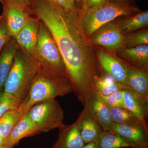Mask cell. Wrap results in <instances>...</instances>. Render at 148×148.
I'll return each mask as SVG.
<instances>
[{"label": "cell", "instance_id": "4", "mask_svg": "<svg viewBox=\"0 0 148 148\" xmlns=\"http://www.w3.org/2000/svg\"><path fill=\"white\" fill-rule=\"evenodd\" d=\"M137 7L130 3L108 1L101 5L80 9L79 20L82 28L88 38L105 24L121 16L140 12Z\"/></svg>", "mask_w": 148, "mask_h": 148}, {"label": "cell", "instance_id": "15", "mask_svg": "<svg viewBox=\"0 0 148 148\" xmlns=\"http://www.w3.org/2000/svg\"><path fill=\"white\" fill-rule=\"evenodd\" d=\"M76 122L85 144L95 143L104 131L84 108Z\"/></svg>", "mask_w": 148, "mask_h": 148}, {"label": "cell", "instance_id": "28", "mask_svg": "<svg viewBox=\"0 0 148 148\" xmlns=\"http://www.w3.org/2000/svg\"><path fill=\"white\" fill-rule=\"evenodd\" d=\"M12 38L11 36L4 17L0 16V52L5 45Z\"/></svg>", "mask_w": 148, "mask_h": 148}, {"label": "cell", "instance_id": "29", "mask_svg": "<svg viewBox=\"0 0 148 148\" xmlns=\"http://www.w3.org/2000/svg\"><path fill=\"white\" fill-rule=\"evenodd\" d=\"M57 3L68 12H75L79 9L77 7L75 3L74 0H55Z\"/></svg>", "mask_w": 148, "mask_h": 148}, {"label": "cell", "instance_id": "32", "mask_svg": "<svg viewBox=\"0 0 148 148\" xmlns=\"http://www.w3.org/2000/svg\"><path fill=\"white\" fill-rule=\"evenodd\" d=\"M82 148H97L95 143H88L85 144Z\"/></svg>", "mask_w": 148, "mask_h": 148}, {"label": "cell", "instance_id": "19", "mask_svg": "<svg viewBox=\"0 0 148 148\" xmlns=\"http://www.w3.org/2000/svg\"><path fill=\"white\" fill-rule=\"evenodd\" d=\"M127 85L141 95L148 97L147 72L127 65Z\"/></svg>", "mask_w": 148, "mask_h": 148}, {"label": "cell", "instance_id": "9", "mask_svg": "<svg viewBox=\"0 0 148 148\" xmlns=\"http://www.w3.org/2000/svg\"><path fill=\"white\" fill-rule=\"evenodd\" d=\"M40 21L37 17L31 16L26 24L14 37L19 48L34 56L38 42Z\"/></svg>", "mask_w": 148, "mask_h": 148}, {"label": "cell", "instance_id": "12", "mask_svg": "<svg viewBox=\"0 0 148 148\" xmlns=\"http://www.w3.org/2000/svg\"><path fill=\"white\" fill-rule=\"evenodd\" d=\"M39 133L38 128L26 111L7 138L5 148H13L21 139Z\"/></svg>", "mask_w": 148, "mask_h": 148}, {"label": "cell", "instance_id": "2", "mask_svg": "<svg viewBox=\"0 0 148 148\" xmlns=\"http://www.w3.org/2000/svg\"><path fill=\"white\" fill-rule=\"evenodd\" d=\"M72 91L73 87L67 76L40 66L19 108L27 111L36 103L64 96Z\"/></svg>", "mask_w": 148, "mask_h": 148}, {"label": "cell", "instance_id": "8", "mask_svg": "<svg viewBox=\"0 0 148 148\" xmlns=\"http://www.w3.org/2000/svg\"><path fill=\"white\" fill-rule=\"evenodd\" d=\"M83 105L104 131L110 130L113 122L109 108L98 97L94 88L86 95Z\"/></svg>", "mask_w": 148, "mask_h": 148}, {"label": "cell", "instance_id": "20", "mask_svg": "<svg viewBox=\"0 0 148 148\" xmlns=\"http://www.w3.org/2000/svg\"><path fill=\"white\" fill-rule=\"evenodd\" d=\"M118 23L119 29L123 34L136 32L147 27L148 10L141 12L130 16H123Z\"/></svg>", "mask_w": 148, "mask_h": 148}, {"label": "cell", "instance_id": "36", "mask_svg": "<svg viewBox=\"0 0 148 148\" xmlns=\"http://www.w3.org/2000/svg\"><path fill=\"white\" fill-rule=\"evenodd\" d=\"M137 148H148V146H138Z\"/></svg>", "mask_w": 148, "mask_h": 148}, {"label": "cell", "instance_id": "1", "mask_svg": "<svg viewBox=\"0 0 148 148\" xmlns=\"http://www.w3.org/2000/svg\"><path fill=\"white\" fill-rule=\"evenodd\" d=\"M79 9L68 12L54 2L33 0L30 11L51 33L64 61L73 91L83 104L101 75L94 52L81 26Z\"/></svg>", "mask_w": 148, "mask_h": 148}, {"label": "cell", "instance_id": "26", "mask_svg": "<svg viewBox=\"0 0 148 148\" xmlns=\"http://www.w3.org/2000/svg\"><path fill=\"white\" fill-rule=\"evenodd\" d=\"M22 102L9 93L0 92V117L9 111L19 108Z\"/></svg>", "mask_w": 148, "mask_h": 148}, {"label": "cell", "instance_id": "5", "mask_svg": "<svg viewBox=\"0 0 148 148\" xmlns=\"http://www.w3.org/2000/svg\"><path fill=\"white\" fill-rule=\"evenodd\" d=\"M34 57L43 68L66 75L65 65L57 44L49 30L41 21Z\"/></svg>", "mask_w": 148, "mask_h": 148}, {"label": "cell", "instance_id": "34", "mask_svg": "<svg viewBox=\"0 0 148 148\" xmlns=\"http://www.w3.org/2000/svg\"><path fill=\"white\" fill-rule=\"evenodd\" d=\"M131 0H109L110 1L115 2L119 3H125L130 4V1Z\"/></svg>", "mask_w": 148, "mask_h": 148}, {"label": "cell", "instance_id": "22", "mask_svg": "<svg viewBox=\"0 0 148 148\" xmlns=\"http://www.w3.org/2000/svg\"><path fill=\"white\" fill-rule=\"evenodd\" d=\"M125 86L117 82L108 74L102 73L95 81L94 88L99 94L108 96L119 90H124Z\"/></svg>", "mask_w": 148, "mask_h": 148}, {"label": "cell", "instance_id": "24", "mask_svg": "<svg viewBox=\"0 0 148 148\" xmlns=\"http://www.w3.org/2000/svg\"><path fill=\"white\" fill-rule=\"evenodd\" d=\"M26 111L18 108L9 111L0 117V136L7 138Z\"/></svg>", "mask_w": 148, "mask_h": 148}, {"label": "cell", "instance_id": "33", "mask_svg": "<svg viewBox=\"0 0 148 148\" xmlns=\"http://www.w3.org/2000/svg\"><path fill=\"white\" fill-rule=\"evenodd\" d=\"M6 138L0 136V148H5Z\"/></svg>", "mask_w": 148, "mask_h": 148}, {"label": "cell", "instance_id": "23", "mask_svg": "<svg viewBox=\"0 0 148 148\" xmlns=\"http://www.w3.org/2000/svg\"><path fill=\"white\" fill-rule=\"evenodd\" d=\"M109 109L112 122L127 125L143 124L147 125L133 113L125 108H109Z\"/></svg>", "mask_w": 148, "mask_h": 148}, {"label": "cell", "instance_id": "18", "mask_svg": "<svg viewBox=\"0 0 148 148\" xmlns=\"http://www.w3.org/2000/svg\"><path fill=\"white\" fill-rule=\"evenodd\" d=\"M119 55L133 67L147 72L148 46L147 45L133 47H124L119 51Z\"/></svg>", "mask_w": 148, "mask_h": 148}, {"label": "cell", "instance_id": "25", "mask_svg": "<svg viewBox=\"0 0 148 148\" xmlns=\"http://www.w3.org/2000/svg\"><path fill=\"white\" fill-rule=\"evenodd\" d=\"M124 36L125 47H133L148 44L147 29L125 34Z\"/></svg>", "mask_w": 148, "mask_h": 148}, {"label": "cell", "instance_id": "21", "mask_svg": "<svg viewBox=\"0 0 148 148\" xmlns=\"http://www.w3.org/2000/svg\"><path fill=\"white\" fill-rule=\"evenodd\" d=\"M97 148H135V146L112 130L104 131L95 143Z\"/></svg>", "mask_w": 148, "mask_h": 148}, {"label": "cell", "instance_id": "11", "mask_svg": "<svg viewBox=\"0 0 148 148\" xmlns=\"http://www.w3.org/2000/svg\"><path fill=\"white\" fill-rule=\"evenodd\" d=\"M3 5L1 15L5 19L11 36L14 38L31 16L29 12L11 3L1 2Z\"/></svg>", "mask_w": 148, "mask_h": 148}, {"label": "cell", "instance_id": "13", "mask_svg": "<svg viewBox=\"0 0 148 148\" xmlns=\"http://www.w3.org/2000/svg\"><path fill=\"white\" fill-rule=\"evenodd\" d=\"M110 130L114 131L131 143L137 148L138 146H148L147 125L118 124L112 123Z\"/></svg>", "mask_w": 148, "mask_h": 148}, {"label": "cell", "instance_id": "37", "mask_svg": "<svg viewBox=\"0 0 148 148\" xmlns=\"http://www.w3.org/2000/svg\"><path fill=\"white\" fill-rule=\"evenodd\" d=\"M47 1H49L52 2L56 3V2L55 0H47Z\"/></svg>", "mask_w": 148, "mask_h": 148}, {"label": "cell", "instance_id": "7", "mask_svg": "<svg viewBox=\"0 0 148 148\" xmlns=\"http://www.w3.org/2000/svg\"><path fill=\"white\" fill-rule=\"evenodd\" d=\"M90 43L111 52H118L125 47L124 36L114 20L99 28L89 38Z\"/></svg>", "mask_w": 148, "mask_h": 148}, {"label": "cell", "instance_id": "3", "mask_svg": "<svg viewBox=\"0 0 148 148\" xmlns=\"http://www.w3.org/2000/svg\"><path fill=\"white\" fill-rule=\"evenodd\" d=\"M40 68L34 56L18 48L7 78L3 91L23 102L29 93L33 80Z\"/></svg>", "mask_w": 148, "mask_h": 148}, {"label": "cell", "instance_id": "31", "mask_svg": "<svg viewBox=\"0 0 148 148\" xmlns=\"http://www.w3.org/2000/svg\"><path fill=\"white\" fill-rule=\"evenodd\" d=\"M109 0H84L82 9H85L101 5L108 1Z\"/></svg>", "mask_w": 148, "mask_h": 148}, {"label": "cell", "instance_id": "17", "mask_svg": "<svg viewBox=\"0 0 148 148\" xmlns=\"http://www.w3.org/2000/svg\"><path fill=\"white\" fill-rule=\"evenodd\" d=\"M18 48L15 39L12 38L0 52V92L3 91L4 86Z\"/></svg>", "mask_w": 148, "mask_h": 148}, {"label": "cell", "instance_id": "27", "mask_svg": "<svg viewBox=\"0 0 148 148\" xmlns=\"http://www.w3.org/2000/svg\"><path fill=\"white\" fill-rule=\"evenodd\" d=\"M96 92L99 98L108 108H124L123 90H119L108 96H103L98 93L97 91Z\"/></svg>", "mask_w": 148, "mask_h": 148}, {"label": "cell", "instance_id": "30", "mask_svg": "<svg viewBox=\"0 0 148 148\" xmlns=\"http://www.w3.org/2000/svg\"><path fill=\"white\" fill-rule=\"evenodd\" d=\"M1 1L7 2L16 5L25 10L30 14V9L32 5L33 0H0V2Z\"/></svg>", "mask_w": 148, "mask_h": 148}, {"label": "cell", "instance_id": "10", "mask_svg": "<svg viewBox=\"0 0 148 148\" xmlns=\"http://www.w3.org/2000/svg\"><path fill=\"white\" fill-rule=\"evenodd\" d=\"M97 54L98 63L103 71L121 84L127 85V65L105 51L98 49Z\"/></svg>", "mask_w": 148, "mask_h": 148}, {"label": "cell", "instance_id": "14", "mask_svg": "<svg viewBox=\"0 0 148 148\" xmlns=\"http://www.w3.org/2000/svg\"><path fill=\"white\" fill-rule=\"evenodd\" d=\"M123 105L145 124L148 116V97L141 95L126 86L123 90Z\"/></svg>", "mask_w": 148, "mask_h": 148}, {"label": "cell", "instance_id": "16", "mask_svg": "<svg viewBox=\"0 0 148 148\" xmlns=\"http://www.w3.org/2000/svg\"><path fill=\"white\" fill-rule=\"evenodd\" d=\"M58 129V140L52 148H82L85 145L76 122Z\"/></svg>", "mask_w": 148, "mask_h": 148}, {"label": "cell", "instance_id": "35", "mask_svg": "<svg viewBox=\"0 0 148 148\" xmlns=\"http://www.w3.org/2000/svg\"><path fill=\"white\" fill-rule=\"evenodd\" d=\"M74 1H75V2H76L81 4L82 6L83 3L84 1V0H74Z\"/></svg>", "mask_w": 148, "mask_h": 148}, {"label": "cell", "instance_id": "6", "mask_svg": "<svg viewBox=\"0 0 148 148\" xmlns=\"http://www.w3.org/2000/svg\"><path fill=\"white\" fill-rule=\"evenodd\" d=\"M29 116L40 133L64 126V114L58 101L49 99L36 103L28 110Z\"/></svg>", "mask_w": 148, "mask_h": 148}]
</instances>
